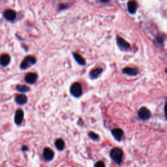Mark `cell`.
I'll return each instance as SVG.
<instances>
[{
  "mask_svg": "<svg viewBox=\"0 0 167 167\" xmlns=\"http://www.w3.org/2000/svg\"><path fill=\"white\" fill-rule=\"evenodd\" d=\"M110 156L112 159L118 165H120L122 163L123 152L120 148H114L110 151Z\"/></svg>",
  "mask_w": 167,
  "mask_h": 167,
  "instance_id": "obj_1",
  "label": "cell"
},
{
  "mask_svg": "<svg viewBox=\"0 0 167 167\" xmlns=\"http://www.w3.org/2000/svg\"><path fill=\"white\" fill-rule=\"evenodd\" d=\"M37 62L36 58L33 55H28L25 57L24 59L20 64V67L22 70H26L31 67V66L35 65Z\"/></svg>",
  "mask_w": 167,
  "mask_h": 167,
  "instance_id": "obj_2",
  "label": "cell"
},
{
  "mask_svg": "<svg viewBox=\"0 0 167 167\" xmlns=\"http://www.w3.org/2000/svg\"><path fill=\"white\" fill-rule=\"evenodd\" d=\"M71 94L75 97H80L82 95V87L78 82H75L71 85L70 88Z\"/></svg>",
  "mask_w": 167,
  "mask_h": 167,
  "instance_id": "obj_3",
  "label": "cell"
},
{
  "mask_svg": "<svg viewBox=\"0 0 167 167\" xmlns=\"http://www.w3.org/2000/svg\"><path fill=\"white\" fill-rule=\"evenodd\" d=\"M151 112L146 107H143L138 111V116L142 120H148L151 118Z\"/></svg>",
  "mask_w": 167,
  "mask_h": 167,
  "instance_id": "obj_4",
  "label": "cell"
},
{
  "mask_svg": "<svg viewBox=\"0 0 167 167\" xmlns=\"http://www.w3.org/2000/svg\"><path fill=\"white\" fill-rule=\"evenodd\" d=\"M3 17L9 22H14L17 18V12L14 10L7 9L3 12Z\"/></svg>",
  "mask_w": 167,
  "mask_h": 167,
  "instance_id": "obj_5",
  "label": "cell"
},
{
  "mask_svg": "<svg viewBox=\"0 0 167 167\" xmlns=\"http://www.w3.org/2000/svg\"><path fill=\"white\" fill-rule=\"evenodd\" d=\"M38 78V76L35 73H28L26 75L24 80L27 84H33L36 82Z\"/></svg>",
  "mask_w": 167,
  "mask_h": 167,
  "instance_id": "obj_6",
  "label": "cell"
},
{
  "mask_svg": "<svg viewBox=\"0 0 167 167\" xmlns=\"http://www.w3.org/2000/svg\"><path fill=\"white\" fill-rule=\"evenodd\" d=\"M24 114L22 109H18L16 111L15 115V123L16 125H20L22 124L24 120Z\"/></svg>",
  "mask_w": 167,
  "mask_h": 167,
  "instance_id": "obj_7",
  "label": "cell"
},
{
  "mask_svg": "<svg viewBox=\"0 0 167 167\" xmlns=\"http://www.w3.org/2000/svg\"><path fill=\"white\" fill-rule=\"evenodd\" d=\"M117 43L119 47L120 48L121 50H128L131 49V45L128 42L126 41L125 39H123L121 37H118L117 38Z\"/></svg>",
  "mask_w": 167,
  "mask_h": 167,
  "instance_id": "obj_8",
  "label": "cell"
},
{
  "mask_svg": "<svg viewBox=\"0 0 167 167\" xmlns=\"http://www.w3.org/2000/svg\"><path fill=\"white\" fill-rule=\"evenodd\" d=\"M122 73L131 76H136L139 75V70L137 67H125L122 70Z\"/></svg>",
  "mask_w": 167,
  "mask_h": 167,
  "instance_id": "obj_9",
  "label": "cell"
},
{
  "mask_svg": "<svg viewBox=\"0 0 167 167\" xmlns=\"http://www.w3.org/2000/svg\"><path fill=\"white\" fill-rule=\"evenodd\" d=\"M43 157L46 161H50L53 159L54 157V153L49 148H45L43 150Z\"/></svg>",
  "mask_w": 167,
  "mask_h": 167,
  "instance_id": "obj_10",
  "label": "cell"
},
{
  "mask_svg": "<svg viewBox=\"0 0 167 167\" xmlns=\"http://www.w3.org/2000/svg\"><path fill=\"white\" fill-rule=\"evenodd\" d=\"M112 134L116 140L120 142L123 137V131L120 128H116L112 131Z\"/></svg>",
  "mask_w": 167,
  "mask_h": 167,
  "instance_id": "obj_11",
  "label": "cell"
},
{
  "mask_svg": "<svg viewBox=\"0 0 167 167\" xmlns=\"http://www.w3.org/2000/svg\"><path fill=\"white\" fill-rule=\"evenodd\" d=\"M10 62V56L7 54H3L0 55V65L5 67L9 65Z\"/></svg>",
  "mask_w": 167,
  "mask_h": 167,
  "instance_id": "obj_12",
  "label": "cell"
},
{
  "mask_svg": "<svg viewBox=\"0 0 167 167\" xmlns=\"http://www.w3.org/2000/svg\"><path fill=\"white\" fill-rule=\"evenodd\" d=\"M103 69L102 68H96L94 69H92L91 71L89 72V77L91 80H95V79H97L99 76L103 73Z\"/></svg>",
  "mask_w": 167,
  "mask_h": 167,
  "instance_id": "obj_13",
  "label": "cell"
},
{
  "mask_svg": "<svg viewBox=\"0 0 167 167\" xmlns=\"http://www.w3.org/2000/svg\"><path fill=\"white\" fill-rule=\"evenodd\" d=\"M15 102L19 105H24L28 102V97L24 94L17 95L15 97Z\"/></svg>",
  "mask_w": 167,
  "mask_h": 167,
  "instance_id": "obj_14",
  "label": "cell"
},
{
  "mask_svg": "<svg viewBox=\"0 0 167 167\" xmlns=\"http://www.w3.org/2000/svg\"><path fill=\"white\" fill-rule=\"evenodd\" d=\"M138 5L136 1H129L127 3V9L128 11L131 13V14H134L137 10Z\"/></svg>",
  "mask_w": 167,
  "mask_h": 167,
  "instance_id": "obj_15",
  "label": "cell"
},
{
  "mask_svg": "<svg viewBox=\"0 0 167 167\" xmlns=\"http://www.w3.org/2000/svg\"><path fill=\"white\" fill-rule=\"evenodd\" d=\"M73 55L74 58H75L76 62H77L79 65H80L82 66L86 65V60H85L84 58L82 56V55L75 52L73 53Z\"/></svg>",
  "mask_w": 167,
  "mask_h": 167,
  "instance_id": "obj_16",
  "label": "cell"
},
{
  "mask_svg": "<svg viewBox=\"0 0 167 167\" xmlns=\"http://www.w3.org/2000/svg\"><path fill=\"white\" fill-rule=\"evenodd\" d=\"M55 146L56 149L60 151H62L65 148V143L62 139H57L55 142Z\"/></svg>",
  "mask_w": 167,
  "mask_h": 167,
  "instance_id": "obj_17",
  "label": "cell"
},
{
  "mask_svg": "<svg viewBox=\"0 0 167 167\" xmlns=\"http://www.w3.org/2000/svg\"><path fill=\"white\" fill-rule=\"evenodd\" d=\"M16 89L20 93H27L30 91V88L26 85H17L16 86Z\"/></svg>",
  "mask_w": 167,
  "mask_h": 167,
  "instance_id": "obj_18",
  "label": "cell"
},
{
  "mask_svg": "<svg viewBox=\"0 0 167 167\" xmlns=\"http://www.w3.org/2000/svg\"><path fill=\"white\" fill-rule=\"evenodd\" d=\"M87 134H88V137L90 139L94 140H98L99 139V136L97 133H95V132H89Z\"/></svg>",
  "mask_w": 167,
  "mask_h": 167,
  "instance_id": "obj_19",
  "label": "cell"
},
{
  "mask_svg": "<svg viewBox=\"0 0 167 167\" xmlns=\"http://www.w3.org/2000/svg\"><path fill=\"white\" fill-rule=\"evenodd\" d=\"M95 167H105V165L103 161H99L95 164Z\"/></svg>",
  "mask_w": 167,
  "mask_h": 167,
  "instance_id": "obj_20",
  "label": "cell"
},
{
  "mask_svg": "<svg viewBox=\"0 0 167 167\" xmlns=\"http://www.w3.org/2000/svg\"><path fill=\"white\" fill-rule=\"evenodd\" d=\"M22 150L23 152H26V151H28V148L26 146H24L22 148Z\"/></svg>",
  "mask_w": 167,
  "mask_h": 167,
  "instance_id": "obj_21",
  "label": "cell"
},
{
  "mask_svg": "<svg viewBox=\"0 0 167 167\" xmlns=\"http://www.w3.org/2000/svg\"><path fill=\"white\" fill-rule=\"evenodd\" d=\"M100 1H101V2H103V3H106V2H108L109 0H99Z\"/></svg>",
  "mask_w": 167,
  "mask_h": 167,
  "instance_id": "obj_22",
  "label": "cell"
}]
</instances>
